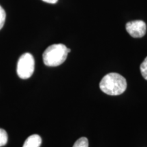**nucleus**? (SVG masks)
<instances>
[{
    "label": "nucleus",
    "mask_w": 147,
    "mask_h": 147,
    "mask_svg": "<svg viewBox=\"0 0 147 147\" xmlns=\"http://www.w3.org/2000/svg\"><path fill=\"white\" fill-rule=\"evenodd\" d=\"M5 16H6V14H5V10H3V8L0 5V29H2L3 25H4L5 21Z\"/></svg>",
    "instance_id": "obj_9"
},
{
    "label": "nucleus",
    "mask_w": 147,
    "mask_h": 147,
    "mask_svg": "<svg viewBox=\"0 0 147 147\" xmlns=\"http://www.w3.org/2000/svg\"><path fill=\"white\" fill-rule=\"evenodd\" d=\"M67 54V48L63 44L51 45L43 53L44 63L49 67L59 66L65 61Z\"/></svg>",
    "instance_id": "obj_2"
},
{
    "label": "nucleus",
    "mask_w": 147,
    "mask_h": 147,
    "mask_svg": "<svg viewBox=\"0 0 147 147\" xmlns=\"http://www.w3.org/2000/svg\"><path fill=\"white\" fill-rule=\"evenodd\" d=\"M140 68V71L143 78L147 80V57L144 59L142 63H141Z\"/></svg>",
    "instance_id": "obj_8"
},
{
    "label": "nucleus",
    "mask_w": 147,
    "mask_h": 147,
    "mask_svg": "<svg viewBox=\"0 0 147 147\" xmlns=\"http://www.w3.org/2000/svg\"><path fill=\"white\" fill-rule=\"evenodd\" d=\"M41 144V137L38 134H34L27 138L23 147H40Z\"/></svg>",
    "instance_id": "obj_5"
},
{
    "label": "nucleus",
    "mask_w": 147,
    "mask_h": 147,
    "mask_svg": "<svg viewBox=\"0 0 147 147\" xmlns=\"http://www.w3.org/2000/svg\"><path fill=\"white\" fill-rule=\"evenodd\" d=\"M42 1H44L45 2H47L49 3H55L57 2L58 0H42Z\"/></svg>",
    "instance_id": "obj_10"
},
{
    "label": "nucleus",
    "mask_w": 147,
    "mask_h": 147,
    "mask_svg": "<svg viewBox=\"0 0 147 147\" xmlns=\"http://www.w3.org/2000/svg\"><path fill=\"white\" fill-rule=\"evenodd\" d=\"M127 80L123 76L117 73H109L103 77L100 82V88L106 94L119 95L127 89Z\"/></svg>",
    "instance_id": "obj_1"
},
{
    "label": "nucleus",
    "mask_w": 147,
    "mask_h": 147,
    "mask_svg": "<svg viewBox=\"0 0 147 147\" xmlns=\"http://www.w3.org/2000/svg\"><path fill=\"white\" fill-rule=\"evenodd\" d=\"M35 68V61L32 54L24 53L20 57L17 63L18 76L22 79H27L32 76Z\"/></svg>",
    "instance_id": "obj_3"
},
{
    "label": "nucleus",
    "mask_w": 147,
    "mask_h": 147,
    "mask_svg": "<svg viewBox=\"0 0 147 147\" xmlns=\"http://www.w3.org/2000/svg\"><path fill=\"white\" fill-rule=\"evenodd\" d=\"M126 30L133 38H142L146 34V25L140 20L130 21L126 24Z\"/></svg>",
    "instance_id": "obj_4"
},
{
    "label": "nucleus",
    "mask_w": 147,
    "mask_h": 147,
    "mask_svg": "<svg viewBox=\"0 0 147 147\" xmlns=\"http://www.w3.org/2000/svg\"><path fill=\"white\" fill-rule=\"evenodd\" d=\"M72 147H89V141L85 137H82L77 140Z\"/></svg>",
    "instance_id": "obj_6"
},
{
    "label": "nucleus",
    "mask_w": 147,
    "mask_h": 147,
    "mask_svg": "<svg viewBox=\"0 0 147 147\" xmlns=\"http://www.w3.org/2000/svg\"><path fill=\"white\" fill-rule=\"evenodd\" d=\"M8 142V134L3 129H0V147L5 146Z\"/></svg>",
    "instance_id": "obj_7"
}]
</instances>
